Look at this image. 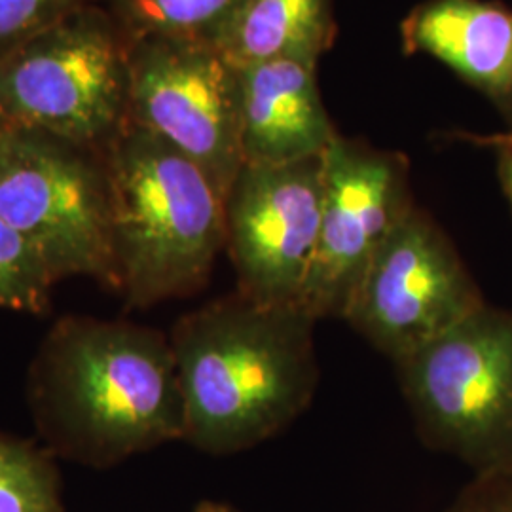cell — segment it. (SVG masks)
Listing matches in <instances>:
<instances>
[{"instance_id":"cell-1","label":"cell","mask_w":512,"mask_h":512,"mask_svg":"<svg viewBox=\"0 0 512 512\" xmlns=\"http://www.w3.org/2000/svg\"><path fill=\"white\" fill-rule=\"evenodd\" d=\"M315 319L236 293L183 315L169 336L184 399V442L226 456L272 439L315 397Z\"/></svg>"},{"instance_id":"cell-2","label":"cell","mask_w":512,"mask_h":512,"mask_svg":"<svg viewBox=\"0 0 512 512\" xmlns=\"http://www.w3.org/2000/svg\"><path fill=\"white\" fill-rule=\"evenodd\" d=\"M31 406L57 448L92 463L184 440L186 431L171 340L124 321H59L33 365Z\"/></svg>"},{"instance_id":"cell-3","label":"cell","mask_w":512,"mask_h":512,"mask_svg":"<svg viewBox=\"0 0 512 512\" xmlns=\"http://www.w3.org/2000/svg\"><path fill=\"white\" fill-rule=\"evenodd\" d=\"M101 158L118 291L135 308L198 293L226 245L217 186L179 148L129 120Z\"/></svg>"},{"instance_id":"cell-4","label":"cell","mask_w":512,"mask_h":512,"mask_svg":"<svg viewBox=\"0 0 512 512\" xmlns=\"http://www.w3.org/2000/svg\"><path fill=\"white\" fill-rule=\"evenodd\" d=\"M128 37L90 2L0 55V122L103 150L128 120Z\"/></svg>"},{"instance_id":"cell-5","label":"cell","mask_w":512,"mask_h":512,"mask_svg":"<svg viewBox=\"0 0 512 512\" xmlns=\"http://www.w3.org/2000/svg\"><path fill=\"white\" fill-rule=\"evenodd\" d=\"M393 363L425 446L475 473L512 465V310L486 302Z\"/></svg>"},{"instance_id":"cell-6","label":"cell","mask_w":512,"mask_h":512,"mask_svg":"<svg viewBox=\"0 0 512 512\" xmlns=\"http://www.w3.org/2000/svg\"><path fill=\"white\" fill-rule=\"evenodd\" d=\"M0 220L35 247L55 281L86 275L118 289L101 150L6 126Z\"/></svg>"},{"instance_id":"cell-7","label":"cell","mask_w":512,"mask_h":512,"mask_svg":"<svg viewBox=\"0 0 512 512\" xmlns=\"http://www.w3.org/2000/svg\"><path fill=\"white\" fill-rule=\"evenodd\" d=\"M128 74L129 122L179 148L224 200L243 165L238 65L202 40L139 37Z\"/></svg>"},{"instance_id":"cell-8","label":"cell","mask_w":512,"mask_h":512,"mask_svg":"<svg viewBox=\"0 0 512 512\" xmlns=\"http://www.w3.org/2000/svg\"><path fill=\"white\" fill-rule=\"evenodd\" d=\"M484 304L454 243L414 205L372 258L344 321L397 361Z\"/></svg>"},{"instance_id":"cell-9","label":"cell","mask_w":512,"mask_h":512,"mask_svg":"<svg viewBox=\"0 0 512 512\" xmlns=\"http://www.w3.org/2000/svg\"><path fill=\"white\" fill-rule=\"evenodd\" d=\"M414 207L401 152L336 135L323 154V211L298 308L315 321L348 313L378 249Z\"/></svg>"},{"instance_id":"cell-10","label":"cell","mask_w":512,"mask_h":512,"mask_svg":"<svg viewBox=\"0 0 512 512\" xmlns=\"http://www.w3.org/2000/svg\"><path fill=\"white\" fill-rule=\"evenodd\" d=\"M323 154L243 164L224 198V249L236 268L238 293L258 304H298L319 238Z\"/></svg>"},{"instance_id":"cell-11","label":"cell","mask_w":512,"mask_h":512,"mask_svg":"<svg viewBox=\"0 0 512 512\" xmlns=\"http://www.w3.org/2000/svg\"><path fill=\"white\" fill-rule=\"evenodd\" d=\"M315 73V61L298 57L239 67L243 164H287L327 150L338 133Z\"/></svg>"},{"instance_id":"cell-12","label":"cell","mask_w":512,"mask_h":512,"mask_svg":"<svg viewBox=\"0 0 512 512\" xmlns=\"http://www.w3.org/2000/svg\"><path fill=\"white\" fill-rule=\"evenodd\" d=\"M401 33L406 54L433 55L511 112L512 10L484 0H427Z\"/></svg>"},{"instance_id":"cell-13","label":"cell","mask_w":512,"mask_h":512,"mask_svg":"<svg viewBox=\"0 0 512 512\" xmlns=\"http://www.w3.org/2000/svg\"><path fill=\"white\" fill-rule=\"evenodd\" d=\"M334 37L330 0H245L219 48L238 67L285 57L317 63Z\"/></svg>"},{"instance_id":"cell-14","label":"cell","mask_w":512,"mask_h":512,"mask_svg":"<svg viewBox=\"0 0 512 512\" xmlns=\"http://www.w3.org/2000/svg\"><path fill=\"white\" fill-rule=\"evenodd\" d=\"M129 38L177 37L219 46L245 0H97Z\"/></svg>"},{"instance_id":"cell-15","label":"cell","mask_w":512,"mask_h":512,"mask_svg":"<svg viewBox=\"0 0 512 512\" xmlns=\"http://www.w3.org/2000/svg\"><path fill=\"white\" fill-rule=\"evenodd\" d=\"M0 512H59L57 476L35 448L0 435Z\"/></svg>"},{"instance_id":"cell-16","label":"cell","mask_w":512,"mask_h":512,"mask_svg":"<svg viewBox=\"0 0 512 512\" xmlns=\"http://www.w3.org/2000/svg\"><path fill=\"white\" fill-rule=\"evenodd\" d=\"M54 283L35 247L0 220V308L46 311Z\"/></svg>"},{"instance_id":"cell-17","label":"cell","mask_w":512,"mask_h":512,"mask_svg":"<svg viewBox=\"0 0 512 512\" xmlns=\"http://www.w3.org/2000/svg\"><path fill=\"white\" fill-rule=\"evenodd\" d=\"M97 0H0V55Z\"/></svg>"},{"instance_id":"cell-18","label":"cell","mask_w":512,"mask_h":512,"mask_svg":"<svg viewBox=\"0 0 512 512\" xmlns=\"http://www.w3.org/2000/svg\"><path fill=\"white\" fill-rule=\"evenodd\" d=\"M446 512H512V465L475 473Z\"/></svg>"},{"instance_id":"cell-19","label":"cell","mask_w":512,"mask_h":512,"mask_svg":"<svg viewBox=\"0 0 512 512\" xmlns=\"http://www.w3.org/2000/svg\"><path fill=\"white\" fill-rule=\"evenodd\" d=\"M471 143L484 145V147H494L497 152V173H499V183L507 196V200L512 207V141L501 139L499 135H488V137H478L471 135L467 137Z\"/></svg>"},{"instance_id":"cell-20","label":"cell","mask_w":512,"mask_h":512,"mask_svg":"<svg viewBox=\"0 0 512 512\" xmlns=\"http://www.w3.org/2000/svg\"><path fill=\"white\" fill-rule=\"evenodd\" d=\"M194 512H239L238 509H234L232 505H226V503H215V501H203Z\"/></svg>"},{"instance_id":"cell-21","label":"cell","mask_w":512,"mask_h":512,"mask_svg":"<svg viewBox=\"0 0 512 512\" xmlns=\"http://www.w3.org/2000/svg\"><path fill=\"white\" fill-rule=\"evenodd\" d=\"M4 145H6V126L0 122V167L4 158Z\"/></svg>"},{"instance_id":"cell-22","label":"cell","mask_w":512,"mask_h":512,"mask_svg":"<svg viewBox=\"0 0 512 512\" xmlns=\"http://www.w3.org/2000/svg\"><path fill=\"white\" fill-rule=\"evenodd\" d=\"M499 137H501V139H507V141H512V131H509V133H501Z\"/></svg>"}]
</instances>
